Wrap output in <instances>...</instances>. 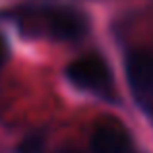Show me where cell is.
Segmentation results:
<instances>
[{
	"label": "cell",
	"instance_id": "6da1fadb",
	"mask_svg": "<svg viewBox=\"0 0 153 153\" xmlns=\"http://www.w3.org/2000/svg\"><path fill=\"white\" fill-rule=\"evenodd\" d=\"M16 19L29 22V29L45 31V35L56 41H78L87 33L85 18L70 8H43V10L18 12Z\"/></svg>",
	"mask_w": 153,
	"mask_h": 153
},
{
	"label": "cell",
	"instance_id": "7a4b0ae2",
	"mask_svg": "<svg viewBox=\"0 0 153 153\" xmlns=\"http://www.w3.org/2000/svg\"><path fill=\"white\" fill-rule=\"evenodd\" d=\"M66 78L78 89L97 93V95H103V97H111V91H112L111 70L105 64V60L95 54L82 56V58L70 62L66 68Z\"/></svg>",
	"mask_w": 153,
	"mask_h": 153
},
{
	"label": "cell",
	"instance_id": "3957f363",
	"mask_svg": "<svg viewBox=\"0 0 153 153\" xmlns=\"http://www.w3.org/2000/svg\"><path fill=\"white\" fill-rule=\"evenodd\" d=\"M124 70L136 97H147L153 93V54L134 49L124 58Z\"/></svg>",
	"mask_w": 153,
	"mask_h": 153
},
{
	"label": "cell",
	"instance_id": "277c9868",
	"mask_svg": "<svg viewBox=\"0 0 153 153\" xmlns=\"http://www.w3.org/2000/svg\"><path fill=\"white\" fill-rule=\"evenodd\" d=\"M89 146L93 153H130L132 143L126 130L116 122H101L91 134Z\"/></svg>",
	"mask_w": 153,
	"mask_h": 153
},
{
	"label": "cell",
	"instance_id": "5b68a950",
	"mask_svg": "<svg viewBox=\"0 0 153 153\" xmlns=\"http://www.w3.org/2000/svg\"><path fill=\"white\" fill-rule=\"evenodd\" d=\"M45 138L41 134H31L18 146V153H43Z\"/></svg>",
	"mask_w": 153,
	"mask_h": 153
},
{
	"label": "cell",
	"instance_id": "8992f818",
	"mask_svg": "<svg viewBox=\"0 0 153 153\" xmlns=\"http://www.w3.org/2000/svg\"><path fill=\"white\" fill-rule=\"evenodd\" d=\"M4 58H6V45H4V41L0 39V66L4 64Z\"/></svg>",
	"mask_w": 153,
	"mask_h": 153
},
{
	"label": "cell",
	"instance_id": "52a82bcc",
	"mask_svg": "<svg viewBox=\"0 0 153 153\" xmlns=\"http://www.w3.org/2000/svg\"><path fill=\"white\" fill-rule=\"evenodd\" d=\"M56 153H78V151H74V149H60V151H56Z\"/></svg>",
	"mask_w": 153,
	"mask_h": 153
}]
</instances>
